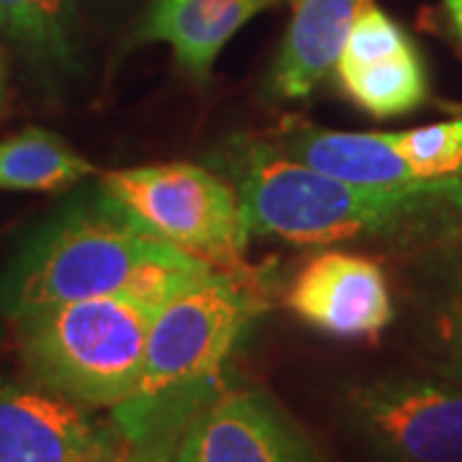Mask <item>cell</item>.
<instances>
[{
	"label": "cell",
	"instance_id": "cell-10",
	"mask_svg": "<svg viewBox=\"0 0 462 462\" xmlns=\"http://www.w3.org/2000/svg\"><path fill=\"white\" fill-rule=\"evenodd\" d=\"M334 72L346 96L375 118L411 114L430 93L411 39L373 3L355 21Z\"/></svg>",
	"mask_w": 462,
	"mask_h": 462
},
{
	"label": "cell",
	"instance_id": "cell-13",
	"mask_svg": "<svg viewBox=\"0 0 462 462\" xmlns=\"http://www.w3.org/2000/svg\"><path fill=\"white\" fill-rule=\"evenodd\" d=\"M370 0H298L273 65L270 88L281 98H306L339 60L346 36Z\"/></svg>",
	"mask_w": 462,
	"mask_h": 462
},
{
	"label": "cell",
	"instance_id": "cell-14",
	"mask_svg": "<svg viewBox=\"0 0 462 462\" xmlns=\"http://www.w3.org/2000/svg\"><path fill=\"white\" fill-rule=\"evenodd\" d=\"M96 172L98 167L42 126L0 139V190L57 193Z\"/></svg>",
	"mask_w": 462,
	"mask_h": 462
},
{
	"label": "cell",
	"instance_id": "cell-20",
	"mask_svg": "<svg viewBox=\"0 0 462 462\" xmlns=\"http://www.w3.org/2000/svg\"><path fill=\"white\" fill-rule=\"evenodd\" d=\"M5 62H3V54H0V114L5 108V90H8V83H5Z\"/></svg>",
	"mask_w": 462,
	"mask_h": 462
},
{
	"label": "cell",
	"instance_id": "cell-2",
	"mask_svg": "<svg viewBox=\"0 0 462 462\" xmlns=\"http://www.w3.org/2000/svg\"><path fill=\"white\" fill-rule=\"evenodd\" d=\"M211 264L139 229L98 193L36 229L0 281L8 316L51 303L126 296L152 306L214 275Z\"/></svg>",
	"mask_w": 462,
	"mask_h": 462
},
{
	"label": "cell",
	"instance_id": "cell-5",
	"mask_svg": "<svg viewBox=\"0 0 462 462\" xmlns=\"http://www.w3.org/2000/svg\"><path fill=\"white\" fill-rule=\"evenodd\" d=\"M98 193L152 236L216 273H242L249 229L234 182L193 162L126 167L100 178Z\"/></svg>",
	"mask_w": 462,
	"mask_h": 462
},
{
	"label": "cell",
	"instance_id": "cell-7",
	"mask_svg": "<svg viewBox=\"0 0 462 462\" xmlns=\"http://www.w3.org/2000/svg\"><path fill=\"white\" fill-rule=\"evenodd\" d=\"M175 462H321L306 431L260 388H224L182 430Z\"/></svg>",
	"mask_w": 462,
	"mask_h": 462
},
{
	"label": "cell",
	"instance_id": "cell-15",
	"mask_svg": "<svg viewBox=\"0 0 462 462\" xmlns=\"http://www.w3.org/2000/svg\"><path fill=\"white\" fill-rule=\"evenodd\" d=\"M75 0H0V33L36 60L72 57Z\"/></svg>",
	"mask_w": 462,
	"mask_h": 462
},
{
	"label": "cell",
	"instance_id": "cell-9",
	"mask_svg": "<svg viewBox=\"0 0 462 462\" xmlns=\"http://www.w3.org/2000/svg\"><path fill=\"white\" fill-rule=\"evenodd\" d=\"M285 303L300 321L339 339L375 337L393 321L388 278L363 254H316L291 282Z\"/></svg>",
	"mask_w": 462,
	"mask_h": 462
},
{
	"label": "cell",
	"instance_id": "cell-17",
	"mask_svg": "<svg viewBox=\"0 0 462 462\" xmlns=\"http://www.w3.org/2000/svg\"><path fill=\"white\" fill-rule=\"evenodd\" d=\"M393 139L419 178H462V118L409 132H393Z\"/></svg>",
	"mask_w": 462,
	"mask_h": 462
},
{
	"label": "cell",
	"instance_id": "cell-19",
	"mask_svg": "<svg viewBox=\"0 0 462 462\" xmlns=\"http://www.w3.org/2000/svg\"><path fill=\"white\" fill-rule=\"evenodd\" d=\"M445 8L452 18V23H455V32L460 33L462 39V0H445Z\"/></svg>",
	"mask_w": 462,
	"mask_h": 462
},
{
	"label": "cell",
	"instance_id": "cell-3",
	"mask_svg": "<svg viewBox=\"0 0 462 462\" xmlns=\"http://www.w3.org/2000/svg\"><path fill=\"white\" fill-rule=\"evenodd\" d=\"M263 306L247 270L214 273L170 298L152 321L134 393L111 409L121 442L178 445L200 406L224 391V365Z\"/></svg>",
	"mask_w": 462,
	"mask_h": 462
},
{
	"label": "cell",
	"instance_id": "cell-16",
	"mask_svg": "<svg viewBox=\"0 0 462 462\" xmlns=\"http://www.w3.org/2000/svg\"><path fill=\"white\" fill-rule=\"evenodd\" d=\"M445 252L431 282V352L442 375L462 385V239Z\"/></svg>",
	"mask_w": 462,
	"mask_h": 462
},
{
	"label": "cell",
	"instance_id": "cell-11",
	"mask_svg": "<svg viewBox=\"0 0 462 462\" xmlns=\"http://www.w3.org/2000/svg\"><path fill=\"white\" fill-rule=\"evenodd\" d=\"M281 0H152L139 42L167 44L178 65L206 80L229 39Z\"/></svg>",
	"mask_w": 462,
	"mask_h": 462
},
{
	"label": "cell",
	"instance_id": "cell-8",
	"mask_svg": "<svg viewBox=\"0 0 462 462\" xmlns=\"http://www.w3.org/2000/svg\"><path fill=\"white\" fill-rule=\"evenodd\" d=\"M114 424L39 383L0 380V462H108L121 449Z\"/></svg>",
	"mask_w": 462,
	"mask_h": 462
},
{
	"label": "cell",
	"instance_id": "cell-1",
	"mask_svg": "<svg viewBox=\"0 0 462 462\" xmlns=\"http://www.w3.org/2000/svg\"><path fill=\"white\" fill-rule=\"evenodd\" d=\"M226 175L242 200L249 236L334 245L462 229V178L357 185L300 165L257 139L226 149Z\"/></svg>",
	"mask_w": 462,
	"mask_h": 462
},
{
	"label": "cell",
	"instance_id": "cell-12",
	"mask_svg": "<svg viewBox=\"0 0 462 462\" xmlns=\"http://www.w3.org/2000/svg\"><path fill=\"white\" fill-rule=\"evenodd\" d=\"M285 157L357 185H409L424 180L396 147L393 132L352 134L291 124L273 142Z\"/></svg>",
	"mask_w": 462,
	"mask_h": 462
},
{
	"label": "cell",
	"instance_id": "cell-6",
	"mask_svg": "<svg viewBox=\"0 0 462 462\" xmlns=\"http://www.w3.org/2000/svg\"><path fill=\"white\" fill-rule=\"evenodd\" d=\"M346 424L383 462H462V385L383 375L346 391Z\"/></svg>",
	"mask_w": 462,
	"mask_h": 462
},
{
	"label": "cell",
	"instance_id": "cell-4",
	"mask_svg": "<svg viewBox=\"0 0 462 462\" xmlns=\"http://www.w3.org/2000/svg\"><path fill=\"white\" fill-rule=\"evenodd\" d=\"M160 309L100 296L29 309L11 321L29 378L96 411L116 409L134 393Z\"/></svg>",
	"mask_w": 462,
	"mask_h": 462
},
{
	"label": "cell",
	"instance_id": "cell-21",
	"mask_svg": "<svg viewBox=\"0 0 462 462\" xmlns=\"http://www.w3.org/2000/svg\"><path fill=\"white\" fill-rule=\"evenodd\" d=\"M296 3H298V0H296Z\"/></svg>",
	"mask_w": 462,
	"mask_h": 462
},
{
	"label": "cell",
	"instance_id": "cell-18",
	"mask_svg": "<svg viewBox=\"0 0 462 462\" xmlns=\"http://www.w3.org/2000/svg\"><path fill=\"white\" fill-rule=\"evenodd\" d=\"M178 445L170 442H144V445H121L108 462H175Z\"/></svg>",
	"mask_w": 462,
	"mask_h": 462
}]
</instances>
